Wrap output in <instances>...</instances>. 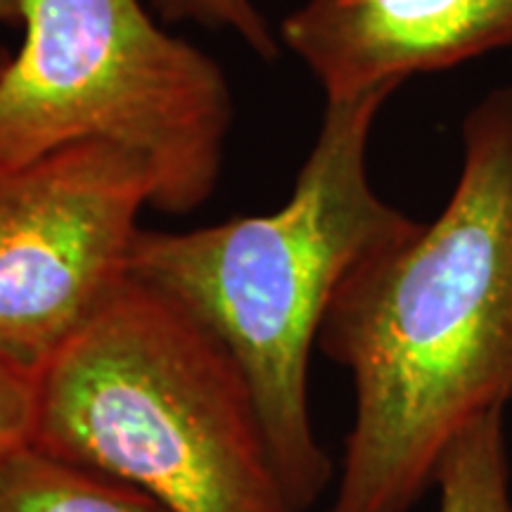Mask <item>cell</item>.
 I'll return each mask as SVG.
<instances>
[{
  "instance_id": "2",
  "label": "cell",
  "mask_w": 512,
  "mask_h": 512,
  "mask_svg": "<svg viewBox=\"0 0 512 512\" xmlns=\"http://www.w3.org/2000/svg\"><path fill=\"white\" fill-rule=\"evenodd\" d=\"M392 93L328 100L278 211L183 233L140 228L131 252V278L188 311L238 363L299 512L332 479L309 411V361L325 313L351 271L420 226L384 202L368 176L370 131Z\"/></svg>"
},
{
  "instance_id": "3",
  "label": "cell",
  "mask_w": 512,
  "mask_h": 512,
  "mask_svg": "<svg viewBox=\"0 0 512 512\" xmlns=\"http://www.w3.org/2000/svg\"><path fill=\"white\" fill-rule=\"evenodd\" d=\"M31 446L171 512H299L238 363L133 278L36 375Z\"/></svg>"
},
{
  "instance_id": "1",
  "label": "cell",
  "mask_w": 512,
  "mask_h": 512,
  "mask_svg": "<svg viewBox=\"0 0 512 512\" xmlns=\"http://www.w3.org/2000/svg\"><path fill=\"white\" fill-rule=\"evenodd\" d=\"M463 145L444 211L351 271L320 325L356 399L330 512H408L451 441L512 403V88Z\"/></svg>"
},
{
  "instance_id": "7",
  "label": "cell",
  "mask_w": 512,
  "mask_h": 512,
  "mask_svg": "<svg viewBox=\"0 0 512 512\" xmlns=\"http://www.w3.org/2000/svg\"><path fill=\"white\" fill-rule=\"evenodd\" d=\"M0 512H171L138 486L22 446L0 458Z\"/></svg>"
},
{
  "instance_id": "8",
  "label": "cell",
  "mask_w": 512,
  "mask_h": 512,
  "mask_svg": "<svg viewBox=\"0 0 512 512\" xmlns=\"http://www.w3.org/2000/svg\"><path fill=\"white\" fill-rule=\"evenodd\" d=\"M503 413L479 415L444 451L434 475L439 512H512Z\"/></svg>"
},
{
  "instance_id": "11",
  "label": "cell",
  "mask_w": 512,
  "mask_h": 512,
  "mask_svg": "<svg viewBox=\"0 0 512 512\" xmlns=\"http://www.w3.org/2000/svg\"><path fill=\"white\" fill-rule=\"evenodd\" d=\"M22 8L24 0H0V24L19 22L22 19ZM3 60H0V64H3Z\"/></svg>"
},
{
  "instance_id": "6",
  "label": "cell",
  "mask_w": 512,
  "mask_h": 512,
  "mask_svg": "<svg viewBox=\"0 0 512 512\" xmlns=\"http://www.w3.org/2000/svg\"><path fill=\"white\" fill-rule=\"evenodd\" d=\"M280 41L323 86L325 100L399 88L512 46V0H306Z\"/></svg>"
},
{
  "instance_id": "10",
  "label": "cell",
  "mask_w": 512,
  "mask_h": 512,
  "mask_svg": "<svg viewBox=\"0 0 512 512\" xmlns=\"http://www.w3.org/2000/svg\"><path fill=\"white\" fill-rule=\"evenodd\" d=\"M36 418V375L0 354V458L31 444Z\"/></svg>"
},
{
  "instance_id": "5",
  "label": "cell",
  "mask_w": 512,
  "mask_h": 512,
  "mask_svg": "<svg viewBox=\"0 0 512 512\" xmlns=\"http://www.w3.org/2000/svg\"><path fill=\"white\" fill-rule=\"evenodd\" d=\"M152 176L107 143L0 162V354L41 368L131 278Z\"/></svg>"
},
{
  "instance_id": "9",
  "label": "cell",
  "mask_w": 512,
  "mask_h": 512,
  "mask_svg": "<svg viewBox=\"0 0 512 512\" xmlns=\"http://www.w3.org/2000/svg\"><path fill=\"white\" fill-rule=\"evenodd\" d=\"M155 8L171 22H195L230 31L261 60L278 55V41L254 0H155Z\"/></svg>"
},
{
  "instance_id": "4",
  "label": "cell",
  "mask_w": 512,
  "mask_h": 512,
  "mask_svg": "<svg viewBox=\"0 0 512 512\" xmlns=\"http://www.w3.org/2000/svg\"><path fill=\"white\" fill-rule=\"evenodd\" d=\"M22 46L0 64V162L107 143L152 176V207L188 214L216 190L233 102L207 53L140 0H24Z\"/></svg>"
}]
</instances>
